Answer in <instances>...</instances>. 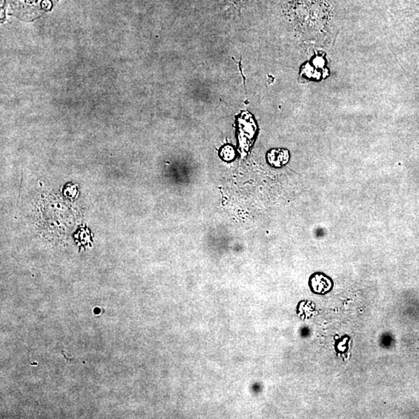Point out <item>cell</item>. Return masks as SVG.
<instances>
[{
  "label": "cell",
  "instance_id": "obj_1",
  "mask_svg": "<svg viewBox=\"0 0 419 419\" xmlns=\"http://www.w3.org/2000/svg\"><path fill=\"white\" fill-rule=\"evenodd\" d=\"M310 285L315 293H324L333 287V282L330 277L322 273H315L310 279Z\"/></svg>",
  "mask_w": 419,
  "mask_h": 419
},
{
  "label": "cell",
  "instance_id": "obj_2",
  "mask_svg": "<svg viewBox=\"0 0 419 419\" xmlns=\"http://www.w3.org/2000/svg\"><path fill=\"white\" fill-rule=\"evenodd\" d=\"M290 153L287 149H273L267 155L270 165L275 168H281L290 161Z\"/></svg>",
  "mask_w": 419,
  "mask_h": 419
},
{
  "label": "cell",
  "instance_id": "obj_3",
  "mask_svg": "<svg viewBox=\"0 0 419 419\" xmlns=\"http://www.w3.org/2000/svg\"><path fill=\"white\" fill-rule=\"evenodd\" d=\"M17 2H20V5L22 6V4H26L28 8H29L31 7H34V8H37V7H40V8H43V7H44V3L45 1L47 2L51 3L52 2V0H16Z\"/></svg>",
  "mask_w": 419,
  "mask_h": 419
}]
</instances>
